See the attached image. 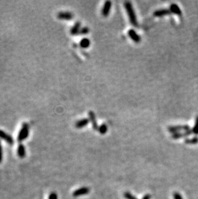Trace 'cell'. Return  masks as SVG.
<instances>
[{
    "label": "cell",
    "instance_id": "cell-18",
    "mask_svg": "<svg viewBox=\"0 0 198 199\" xmlns=\"http://www.w3.org/2000/svg\"><path fill=\"white\" fill-rule=\"evenodd\" d=\"M107 126L106 125V124H102V125L100 126V127L98 128V131L101 133V134L104 135V134H106V132L107 131Z\"/></svg>",
    "mask_w": 198,
    "mask_h": 199
},
{
    "label": "cell",
    "instance_id": "cell-10",
    "mask_svg": "<svg viewBox=\"0 0 198 199\" xmlns=\"http://www.w3.org/2000/svg\"><path fill=\"white\" fill-rule=\"evenodd\" d=\"M0 138L3 139V140H4L5 141H6L10 144H12L14 143L13 138H12L11 135H8V134L5 133V131H2V130H0Z\"/></svg>",
    "mask_w": 198,
    "mask_h": 199
},
{
    "label": "cell",
    "instance_id": "cell-22",
    "mask_svg": "<svg viewBox=\"0 0 198 199\" xmlns=\"http://www.w3.org/2000/svg\"><path fill=\"white\" fill-rule=\"evenodd\" d=\"M48 199H58L57 195L55 193H52L50 194Z\"/></svg>",
    "mask_w": 198,
    "mask_h": 199
},
{
    "label": "cell",
    "instance_id": "cell-14",
    "mask_svg": "<svg viewBox=\"0 0 198 199\" xmlns=\"http://www.w3.org/2000/svg\"><path fill=\"white\" fill-rule=\"evenodd\" d=\"M81 23L80 22H76L74 24L72 28L71 29L70 32L72 35H76V34H78L79 33L80 30H81Z\"/></svg>",
    "mask_w": 198,
    "mask_h": 199
},
{
    "label": "cell",
    "instance_id": "cell-8",
    "mask_svg": "<svg viewBox=\"0 0 198 199\" xmlns=\"http://www.w3.org/2000/svg\"><path fill=\"white\" fill-rule=\"evenodd\" d=\"M192 133V130H189L187 131H185L184 132H179V133H176V134H173L172 135V137L174 139H180L181 137H188L189 135H191Z\"/></svg>",
    "mask_w": 198,
    "mask_h": 199
},
{
    "label": "cell",
    "instance_id": "cell-25",
    "mask_svg": "<svg viewBox=\"0 0 198 199\" xmlns=\"http://www.w3.org/2000/svg\"><path fill=\"white\" fill-rule=\"evenodd\" d=\"M151 196L149 194H147V195H145L142 199H151Z\"/></svg>",
    "mask_w": 198,
    "mask_h": 199
},
{
    "label": "cell",
    "instance_id": "cell-24",
    "mask_svg": "<svg viewBox=\"0 0 198 199\" xmlns=\"http://www.w3.org/2000/svg\"><path fill=\"white\" fill-rule=\"evenodd\" d=\"M3 159V150H2V147L1 145V143H0V163L2 161Z\"/></svg>",
    "mask_w": 198,
    "mask_h": 199
},
{
    "label": "cell",
    "instance_id": "cell-17",
    "mask_svg": "<svg viewBox=\"0 0 198 199\" xmlns=\"http://www.w3.org/2000/svg\"><path fill=\"white\" fill-rule=\"evenodd\" d=\"M185 143L188 144H195L198 143V137H194L191 139H186L185 140Z\"/></svg>",
    "mask_w": 198,
    "mask_h": 199
},
{
    "label": "cell",
    "instance_id": "cell-20",
    "mask_svg": "<svg viewBox=\"0 0 198 199\" xmlns=\"http://www.w3.org/2000/svg\"><path fill=\"white\" fill-rule=\"evenodd\" d=\"M89 32H90V29H89L87 26H84V27L81 29L78 34L83 35V34H87V33H89Z\"/></svg>",
    "mask_w": 198,
    "mask_h": 199
},
{
    "label": "cell",
    "instance_id": "cell-23",
    "mask_svg": "<svg viewBox=\"0 0 198 199\" xmlns=\"http://www.w3.org/2000/svg\"><path fill=\"white\" fill-rule=\"evenodd\" d=\"M174 199H183V198L182 196H181V195L177 192H176L174 193Z\"/></svg>",
    "mask_w": 198,
    "mask_h": 199
},
{
    "label": "cell",
    "instance_id": "cell-6",
    "mask_svg": "<svg viewBox=\"0 0 198 199\" xmlns=\"http://www.w3.org/2000/svg\"><path fill=\"white\" fill-rule=\"evenodd\" d=\"M88 115L89 118H90V120L91 121V124H92L93 128L95 130H98V126L97 122H96V116H95V114L93 111H90L88 112Z\"/></svg>",
    "mask_w": 198,
    "mask_h": 199
},
{
    "label": "cell",
    "instance_id": "cell-5",
    "mask_svg": "<svg viewBox=\"0 0 198 199\" xmlns=\"http://www.w3.org/2000/svg\"><path fill=\"white\" fill-rule=\"evenodd\" d=\"M128 35L130 37L131 39L134 41V43H138L140 42L141 41V37L133 29H130L128 31Z\"/></svg>",
    "mask_w": 198,
    "mask_h": 199
},
{
    "label": "cell",
    "instance_id": "cell-13",
    "mask_svg": "<svg viewBox=\"0 0 198 199\" xmlns=\"http://www.w3.org/2000/svg\"><path fill=\"white\" fill-rule=\"evenodd\" d=\"M89 120L87 118H84V119H82L79 120V121H77L75 123V127L77 128H82L84 127V126H87L89 123Z\"/></svg>",
    "mask_w": 198,
    "mask_h": 199
},
{
    "label": "cell",
    "instance_id": "cell-11",
    "mask_svg": "<svg viewBox=\"0 0 198 199\" xmlns=\"http://www.w3.org/2000/svg\"><path fill=\"white\" fill-rule=\"evenodd\" d=\"M171 13L170 9H167V8H162V9H159L156 11L155 12L153 13L155 17H162V16H166V15H169Z\"/></svg>",
    "mask_w": 198,
    "mask_h": 199
},
{
    "label": "cell",
    "instance_id": "cell-2",
    "mask_svg": "<svg viewBox=\"0 0 198 199\" xmlns=\"http://www.w3.org/2000/svg\"><path fill=\"white\" fill-rule=\"evenodd\" d=\"M29 135V126L27 123H24L21 127V130L19 132L17 140L19 142H22L28 137Z\"/></svg>",
    "mask_w": 198,
    "mask_h": 199
},
{
    "label": "cell",
    "instance_id": "cell-12",
    "mask_svg": "<svg viewBox=\"0 0 198 199\" xmlns=\"http://www.w3.org/2000/svg\"><path fill=\"white\" fill-rule=\"evenodd\" d=\"M169 9L171 12L175 14H177L178 15V16H181V15L182 14V12H181L180 7H179L177 4H176V3H172V4L170 5Z\"/></svg>",
    "mask_w": 198,
    "mask_h": 199
},
{
    "label": "cell",
    "instance_id": "cell-1",
    "mask_svg": "<svg viewBox=\"0 0 198 199\" xmlns=\"http://www.w3.org/2000/svg\"><path fill=\"white\" fill-rule=\"evenodd\" d=\"M124 7H125V10L127 11L131 23L134 26H138V21H137L136 16V14L134 12V8H133L131 3L129 2H125L124 3Z\"/></svg>",
    "mask_w": 198,
    "mask_h": 199
},
{
    "label": "cell",
    "instance_id": "cell-19",
    "mask_svg": "<svg viewBox=\"0 0 198 199\" xmlns=\"http://www.w3.org/2000/svg\"><path fill=\"white\" fill-rule=\"evenodd\" d=\"M192 133L195 135H198V116L196 117L195 121V124L192 128Z\"/></svg>",
    "mask_w": 198,
    "mask_h": 199
},
{
    "label": "cell",
    "instance_id": "cell-4",
    "mask_svg": "<svg viewBox=\"0 0 198 199\" xmlns=\"http://www.w3.org/2000/svg\"><path fill=\"white\" fill-rule=\"evenodd\" d=\"M111 5H112V2L111 1H106L104 3L102 11V14L104 17H107L109 15L111 11Z\"/></svg>",
    "mask_w": 198,
    "mask_h": 199
},
{
    "label": "cell",
    "instance_id": "cell-21",
    "mask_svg": "<svg viewBox=\"0 0 198 199\" xmlns=\"http://www.w3.org/2000/svg\"><path fill=\"white\" fill-rule=\"evenodd\" d=\"M124 196H125V198L127 199H137L134 195H133L129 192H125V193H124Z\"/></svg>",
    "mask_w": 198,
    "mask_h": 199
},
{
    "label": "cell",
    "instance_id": "cell-9",
    "mask_svg": "<svg viewBox=\"0 0 198 199\" xmlns=\"http://www.w3.org/2000/svg\"><path fill=\"white\" fill-rule=\"evenodd\" d=\"M89 192H90V189H89L88 187H83L75 190V191L73 193V196L77 197V196H81V195H86V194L88 193Z\"/></svg>",
    "mask_w": 198,
    "mask_h": 199
},
{
    "label": "cell",
    "instance_id": "cell-7",
    "mask_svg": "<svg viewBox=\"0 0 198 199\" xmlns=\"http://www.w3.org/2000/svg\"><path fill=\"white\" fill-rule=\"evenodd\" d=\"M57 17L61 20H70L73 17V15L70 12H60L57 14Z\"/></svg>",
    "mask_w": 198,
    "mask_h": 199
},
{
    "label": "cell",
    "instance_id": "cell-16",
    "mask_svg": "<svg viewBox=\"0 0 198 199\" xmlns=\"http://www.w3.org/2000/svg\"><path fill=\"white\" fill-rule=\"evenodd\" d=\"M90 44H91V42H90V39L87 38H83L80 42V46L83 49H86L90 46Z\"/></svg>",
    "mask_w": 198,
    "mask_h": 199
},
{
    "label": "cell",
    "instance_id": "cell-3",
    "mask_svg": "<svg viewBox=\"0 0 198 199\" xmlns=\"http://www.w3.org/2000/svg\"><path fill=\"white\" fill-rule=\"evenodd\" d=\"M190 130L189 125H177V126H172L169 127L168 130L172 134L179 133L181 131H187Z\"/></svg>",
    "mask_w": 198,
    "mask_h": 199
},
{
    "label": "cell",
    "instance_id": "cell-15",
    "mask_svg": "<svg viewBox=\"0 0 198 199\" xmlns=\"http://www.w3.org/2000/svg\"><path fill=\"white\" fill-rule=\"evenodd\" d=\"M17 154L18 156L21 158H24L26 155V151H25V148L23 144H19L17 148Z\"/></svg>",
    "mask_w": 198,
    "mask_h": 199
}]
</instances>
